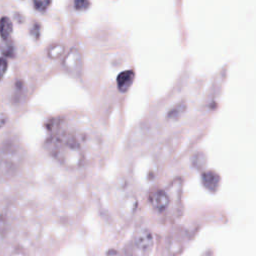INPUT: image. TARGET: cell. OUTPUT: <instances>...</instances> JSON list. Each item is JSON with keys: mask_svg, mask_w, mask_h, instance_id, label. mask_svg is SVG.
Returning <instances> with one entry per match:
<instances>
[{"mask_svg": "<svg viewBox=\"0 0 256 256\" xmlns=\"http://www.w3.org/2000/svg\"><path fill=\"white\" fill-rule=\"evenodd\" d=\"M179 137L178 136H172L171 138L167 139V141L162 145V147L159 150V159L160 160H166L170 155L174 152V150L177 148L179 144Z\"/></svg>", "mask_w": 256, "mask_h": 256, "instance_id": "cell-6", "label": "cell"}, {"mask_svg": "<svg viewBox=\"0 0 256 256\" xmlns=\"http://www.w3.org/2000/svg\"><path fill=\"white\" fill-rule=\"evenodd\" d=\"M169 197L168 194L163 190H156L150 195V203L154 209L157 211H164L169 205Z\"/></svg>", "mask_w": 256, "mask_h": 256, "instance_id": "cell-5", "label": "cell"}, {"mask_svg": "<svg viewBox=\"0 0 256 256\" xmlns=\"http://www.w3.org/2000/svg\"><path fill=\"white\" fill-rule=\"evenodd\" d=\"M64 51V46L61 44H53L48 49V55L50 58L59 57Z\"/></svg>", "mask_w": 256, "mask_h": 256, "instance_id": "cell-12", "label": "cell"}, {"mask_svg": "<svg viewBox=\"0 0 256 256\" xmlns=\"http://www.w3.org/2000/svg\"><path fill=\"white\" fill-rule=\"evenodd\" d=\"M90 6L89 0H74V7L78 11H84Z\"/></svg>", "mask_w": 256, "mask_h": 256, "instance_id": "cell-14", "label": "cell"}, {"mask_svg": "<svg viewBox=\"0 0 256 256\" xmlns=\"http://www.w3.org/2000/svg\"><path fill=\"white\" fill-rule=\"evenodd\" d=\"M219 176L216 172L214 171H206L203 173L202 175V182H203V185L209 189V190H215L216 187L218 186L219 184Z\"/></svg>", "mask_w": 256, "mask_h": 256, "instance_id": "cell-8", "label": "cell"}, {"mask_svg": "<svg viewBox=\"0 0 256 256\" xmlns=\"http://www.w3.org/2000/svg\"><path fill=\"white\" fill-rule=\"evenodd\" d=\"M7 120H8L7 114L0 112V128L3 127L7 123Z\"/></svg>", "mask_w": 256, "mask_h": 256, "instance_id": "cell-18", "label": "cell"}, {"mask_svg": "<svg viewBox=\"0 0 256 256\" xmlns=\"http://www.w3.org/2000/svg\"><path fill=\"white\" fill-rule=\"evenodd\" d=\"M134 248L140 256H147L153 247V235L149 229L143 228L136 232L133 240Z\"/></svg>", "mask_w": 256, "mask_h": 256, "instance_id": "cell-4", "label": "cell"}, {"mask_svg": "<svg viewBox=\"0 0 256 256\" xmlns=\"http://www.w3.org/2000/svg\"><path fill=\"white\" fill-rule=\"evenodd\" d=\"M52 0H33L34 8L39 12H45L50 6Z\"/></svg>", "mask_w": 256, "mask_h": 256, "instance_id": "cell-13", "label": "cell"}, {"mask_svg": "<svg viewBox=\"0 0 256 256\" xmlns=\"http://www.w3.org/2000/svg\"><path fill=\"white\" fill-rule=\"evenodd\" d=\"M23 159L20 145L14 140H5L0 145V176L11 177Z\"/></svg>", "mask_w": 256, "mask_h": 256, "instance_id": "cell-2", "label": "cell"}, {"mask_svg": "<svg viewBox=\"0 0 256 256\" xmlns=\"http://www.w3.org/2000/svg\"><path fill=\"white\" fill-rule=\"evenodd\" d=\"M134 80V72L131 70H126L121 72L117 76V86L121 92H126L132 85Z\"/></svg>", "mask_w": 256, "mask_h": 256, "instance_id": "cell-7", "label": "cell"}, {"mask_svg": "<svg viewBox=\"0 0 256 256\" xmlns=\"http://www.w3.org/2000/svg\"><path fill=\"white\" fill-rule=\"evenodd\" d=\"M64 69L74 77H80L83 72V57L81 52L72 48L63 59Z\"/></svg>", "mask_w": 256, "mask_h": 256, "instance_id": "cell-3", "label": "cell"}, {"mask_svg": "<svg viewBox=\"0 0 256 256\" xmlns=\"http://www.w3.org/2000/svg\"><path fill=\"white\" fill-rule=\"evenodd\" d=\"M0 49H1V51L4 55L9 56V57L14 56L15 50H14L13 43H11L10 39L6 40V41H3V43H1V45H0Z\"/></svg>", "mask_w": 256, "mask_h": 256, "instance_id": "cell-11", "label": "cell"}, {"mask_svg": "<svg viewBox=\"0 0 256 256\" xmlns=\"http://www.w3.org/2000/svg\"><path fill=\"white\" fill-rule=\"evenodd\" d=\"M13 31L12 21L8 17H1L0 19V36L3 41L9 40Z\"/></svg>", "mask_w": 256, "mask_h": 256, "instance_id": "cell-9", "label": "cell"}, {"mask_svg": "<svg viewBox=\"0 0 256 256\" xmlns=\"http://www.w3.org/2000/svg\"><path fill=\"white\" fill-rule=\"evenodd\" d=\"M40 25L38 24V23H35L34 25H33V27H32V30H31V34L36 38V39H38L39 38V36H40Z\"/></svg>", "mask_w": 256, "mask_h": 256, "instance_id": "cell-17", "label": "cell"}, {"mask_svg": "<svg viewBox=\"0 0 256 256\" xmlns=\"http://www.w3.org/2000/svg\"><path fill=\"white\" fill-rule=\"evenodd\" d=\"M186 108H187V104L186 102L183 100V101H180L179 103H177L176 105H174L167 113L166 117L167 119H170V120H176V119H179L186 111Z\"/></svg>", "mask_w": 256, "mask_h": 256, "instance_id": "cell-10", "label": "cell"}, {"mask_svg": "<svg viewBox=\"0 0 256 256\" xmlns=\"http://www.w3.org/2000/svg\"><path fill=\"white\" fill-rule=\"evenodd\" d=\"M46 148L55 159L69 168L81 166L85 159L83 135L69 130L61 124L54 125L46 140Z\"/></svg>", "mask_w": 256, "mask_h": 256, "instance_id": "cell-1", "label": "cell"}, {"mask_svg": "<svg viewBox=\"0 0 256 256\" xmlns=\"http://www.w3.org/2000/svg\"><path fill=\"white\" fill-rule=\"evenodd\" d=\"M8 67V63L4 58H0V80L3 78Z\"/></svg>", "mask_w": 256, "mask_h": 256, "instance_id": "cell-16", "label": "cell"}, {"mask_svg": "<svg viewBox=\"0 0 256 256\" xmlns=\"http://www.w3.org/2000/svg\"><path fill=\"white\" fill-rule=\"evenodd\" d=\"M202 159H205V156H204L202 153L199 152V153L195 154V155L193 156V164H194L195 166H198V163H200L199 166H200V167L203 166L204 163H205V161H202Z\"/></svg>", "mask_w": 256, "mask_h": 256, "instance_id": "cell-15", "label": "cell"}]
</instances>
